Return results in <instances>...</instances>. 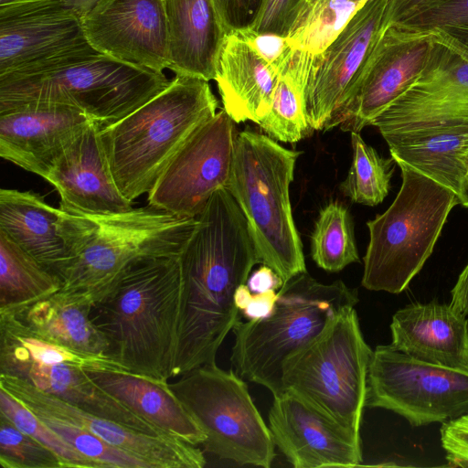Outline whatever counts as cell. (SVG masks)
<instances>
[{"mask_svg": "<svg viewBox=\"0 0 468 468\" xmlns=\"http://www.w3.org/2000/svg\"><path fill=\"white\" fill-rule=\"evenodd\" d=\"M179 255L180 313L171 378L216 362L240 321L237 288L261 263L245 216L228 188L216 191Z\"/></svg>", "mask_w": 468, "mask_h": 468, "instance_id": "6da1fadb", "label": "cell"}, {"mask_svg": "<svg viewBox=\"0 0 468 468\" xmlns=\"http://www.w3.org/2000/svg\"><path fill=\"white\" fill-rule=\"evenodd\" d=\"M179 256L133 263L99 300L90 317L106 356L126 371L167 381L180 313Z\"/></svg>", "mask_w": 468, "mask_h": 468, "instance_id": "7a4b0ae2", "label": "cell"}, {"mask_svg": "<svg viewBox=\"0 0 468 468\" xmlns=\"http://www.w3.org/2000/svg\"><path fill=\"white\" fill-rule=\"evenodd\" d=\"M198 224L150 206L90 215L59 207L58 229L68 259L58 273L60 291L90 304L136 261L177 257Z\"/></svg>", "mask_w": 468, "mask_h": 468, "instance_id": "3957f363", "label": "cell"}, {"mask_svg": "<svg viewBox=\"0 0 468 468\" xmlns=\"http://www.w3.org/2000/svg\"><path fill=\"white\" fill-rule=\"evenodd\" d=\"M163 72L117 60L86 41L47 60L0 74V111L26 103L77 109L103 128L164 90Z\"/></svg>", "mask_w": 468, "mask_h": 468, "instance_id": "277c9868", "label": "cell"}, {"mask_svg": "<svg viewBox=\"0 0 468 468\" xmlns=\"http://www.w3.org/2000/svg\"><path fill=\"white\" fill-rule=\"evenodd\" d=\"M207 80L176 75L133 112L99 129L112 175L130 201L148 194L188 139L217 113Z\"/></svg>", "mask_w": 468, "mask_h": 468, "instance_id": "5b68a950", "label": "cell"}, {"mask_svg": "<svg viewBox=\"0 0 468 468\" xmlns=\"http://www.w3.org/2000/svg\"><path fill=\"white\" fill-rule=\"evenodd\" d=\"M300 154L268 135L242 131L236 135L227 187L246 218L261 263L284 283L306 272L290 200Z\"/></svg>", "mask_w": 468, "mask_h": 468, "instance_id": "8992f818", "label": "cell"}, {"mask_svg": "<svg viewBox=\"0 0 468 468\" xmlns=\"http://www.w3.org/2000/svg\"><path fill=\"white\" fill-rule=\"evenodd\" d=\"M358 303L357 290L343 281L323 283L307 271L278 292L273 313L260 320L239 321L230 361L244 380L261 385L276 397L283 392L282 367L314 340L346 308Z\"/></svg>", "mask_w": 468, "mask_h": 468, "instance_id": "52a82bcc", "label": "cell"}, {"mask_svg": "<svg viewBox=\"0 0 468 468\" xmlns=\"http://www.w3.org/2000/svg\"><path fill=\"white\" fill-rule=\"evenodd\" d=\"M402 184L382 214L367 222L369 242L363 258L361 284L399 294L431 255L451 210L459 203L450 188L397 163Z\"/></svg>", "mask_w": 468, "mask_h": 468, "instance_id": "ba28073f", "label": "cell"}, {"mask_svg": "<svg viewBox=\"0 0 468 468\" xmlns=\"http://www.w3.org/2000/svg\"><path fill=\"white\" fill-rule=\"evenodd\" d=\"M372 353L355 307L346 308L314 340L284 362L283 392L298 395L360 432Z\"/></svg>", "mask_w": 468, "mask_h": 468, "instance_id": "9c48e42d", "label": "cell"}, {"mask_svg": "<svg viewBox=\"0 0 468 468\" xmlns=\"http://www.w3.org/2000/svg\"><path fill=\"white\" fill-rule=\"evenodd\" d=\"M168 387L206 434L202 446L207 452L239 465H271L275 444L269 427L236 372L215 362L188 371Z\"/></svg>", "mask_w": 468, "mask_h": 468, "instance_id": "30bf717a", "label": "cell"}, {"mask_svg": "<svg viewBox=\"0 0 468 468\" xmlns=\"http://www.w3.org/2000/svg\"><path fill=\"white\" fill-rule=\"evenodd\" d=\"M366 407L403 417L411 426L443 423L468 412V373L378 346L369 363Z\"/></svg>", "mask_w": 468, "mask_h": 468, "instance_id": "8fae6325", "label": "cell"}, {"mask_svg": "<svg viewBox=\"0 0 468 468\" xmlns=\"http://www.w3.org/2000/svg\"><path fill=\"white\" fill-rule=\"evenodd\" d=\"M234 128L224 109L198 128L148 193V206L180 218H197L212 195L228 187Z\"/></svg>", "mask_w": 468, "mask_h": 468, "instance_id": "7c38bea8", "label": "cell"}, {"mask_svg": "<svg viewBox=\"0 0 468 468\" xmlns=\"http://www.w3.org/2000/svg\"><path fill=\"white\" fill-rule=\"evenodd\" d=\"M431 29L390 25L367 58L346 103L324 126L360 133L420 76Z\"/></svg>", "mask_w": 468, "mask_h": 468, "instance_id": "4fadbf2b", "label": "cell"}, {"mask_svg": "<svg viewBox=\"0 0 468 468\" xmlns=\"http://www.w3.org/2000/svg\"><path fill=\"white\" fill-rule=\"evenodd\" d=\"M388 0H367L336 39L316 58L306 90V113L324 130L350 98L370 53L390 26Z\"/></svg>", "mask_w": 468, "mask_h": 468, "instance_id": "5bb4252c", "label": "cell"}, {"mask_svg": "<svg viewBox=\"0 0 468 468\" xmlns=\"http://www.w3.org/2000/svg\"><path fill=\"white\" fill-rule=\"evenodd\" d=\"M0 387L36 415L86 430L113 447L146 463L150 468H202L207 461L197 446L173 436L151 435L100 417L42 391L31 383L0 374Z\"/></svg>", "mask_w": 468, "mask_h": 468, "instance_id": "9a60e30c", "label": "cell"}, {"mask_svg": "<svg viewBox=\"0 0 468 468\" xmlns=\"http://www.w3.org/2000/svg\"><path fill=\"white\" fill-rule=\"evenodd\" d=\"M275 446L295 468L361 465L360 432L290 391L273 397L268 416Z\"/></svg>", "mask_w": 468, "mask_h": 468, "instance_id": "2e32d148", "label": "cell"}, {"mask_svg": "<svg viewBox=\"0 0 468 468\" xmlns=\"http://www.w3.org/2000/svg\"><path fill=\"white\" fill-rule=\"evenodd\" d=\"M80 21L97 51L157 72L169 69L165 1L104 0Z\"/></svg>", "mask_w": 468, "mask_h": 468, "instance_id": "e0dca14e", "label": "cell"}, {"mask_svg": "<svg viewBox=\"0 0 468 468\" xmlns=\"http://www.w3.org/2000/svg\"><path fill=\"white\" fill-rule=\"evenodd\" d=\"M396 163H403L457 196L468 173V108L378 128Z\"/></svg>", "mask_w": 468, "mask_h": 468, "instance_id": "ac0fdd59", "label": "cell"}, {"mask_svg": "<svg viewBox=\"0 0 468 468\" xmlns=\"http://www.w3.org/2000/svg\"><path fill=\"white\" fill-rule=\"evenodd\" d=\"M91 122L62 105L26 103L0 111V156L44 178L63 151Z\"/></svg>", "mask_w": 468, "mask_h": 468, "instance_id": "d6986e66", "label": "cell"}, {"mask_svg": "<svg viewBox=\"0 0 468 468\" xmlns=\"http://www.w3.org/2000/svg\"><path fill=\"white\" fill-rule=\"evenodd\" d=\"M91 122L63 151L44 177L58 191L59 207L105 215L125 212L133 203L118 188L99 136Z\"/></svg>", "mask_w": 468, "mask_h": 468, "instance_id": "ffe728a7", "label": "cell"}, {"mask_svg": "<svg viewBox=\"0 0 468 468\" xmlns=\"http://www.w3.org/2000/svg\"><path fill=\"white\" fill-rule=\"evenodd\" d=\"M390 331L397 350L468 373V321L450 303H410L393 314Z\"/></svg>", "mask_w": 468, "mask_h": 468, "instance_id": "44dd1931", "label": "cell"}, {"mask_svg": "<svg viewBox=\"0 0 468 468\" xmlns=\"http://www.w3.org/2000/svg\"><path fill=\"white\" fill-rule=\"evenodd\" d=\"M0 374L24 379L38 389L94 415L151 435L170 436L136 415L71 363H40L0 354Z\"/></svg>", "mask_w": 468, "mask_h": 468, "instance_id": "7402d4cb", "label": "cell"}, {"mask_svg": "<svg viewBox=\"0 0 468 468\" xmlns=\"http://www.w3.org/2000/svg\"><path fill=\"white\" fill-rule=\"evenodd\" d=\"M170 67L176 75L215 80L227 35L214 0H165Z\"/></svg>", "mask_w": 468, "mask_h": 468, "instance_id": "603a6c76", "label": "cell"}, {"mask_svg": "<svg viewBox=\"0 0 468 468\" xmlns=\"http://www.w3.org/2000/svg\"><path fill=\"white\" fill-rule=\"evenodd\" d=\"M278 75L243 37L235 31L227 35L214 80L234 122L260 123L271 109Z\"/></svg>", "mask_w": 468, "mask_h": 468, "instance_id": "cb8c5ba5", "label": "cell"}, {"mask_svg": "<svg viewBox=\"0 0 468 468\" xmlns=\"http://www.w3.org/2000/svg\"><path fill=\"white\" fill-rule=\"evenodd\" d=\"M85 371L100 388L163 433L195 446L205 441L206 434L167 381L122 369L86 368Z\"/></svg>", "mask_w": 468, "mask_h": 468, "instance_id": "d4e9b609", "label": "cell"}, {"mask_svg": "<svg viewBox=\"0 0 468 468\" xmlns=\"http://www.w3.org/2000/svg\"><path fill=\"white\" fill-rule=\"evenodd\" d=\"M86 41L80 19L68 13L0 18V74L47 60Z\"/></svg>", "mask_w": 468, "mask_h": 468, "instance_id": "484cf974", "label": "cell"}, {"mask_svg": "<svg viewBox=\"0 0 468 468\" xmlns=\"http://www.w3.org/2000/svg\"><path fill=\"white\" fill-rule=\"evenodd\" d=\"M58 219L59 207L37 193L1 188L0 230L57 276L68 259Z\"/></svg>", "mask_w": 468, "mask_h": 468, "instance_id": "4316f807", "label": "cell"}, {"mask_svg": "<svg viewBox=\"0 0 468 468\" xmlns=\"http://www.w3.org/2000/svg\"><path fill=\"white\" fill-rule=\"evenodd\" d=\"M91 304L62 291L14 314L33 334L52 344L90 356H106V342L90 320Z\"/></svg>", "mask_w": 468, "mask_h": 468, "instance_id": "83f0119b", "label": "cell"}, {"mask_svg": "<svg viewBox=\"0 0 468 468\" xmlns=\"http://www.w3.org/2000/svg\"><path fill=\"white\" fill-rule=\"evenodd\" d=\"M316 58L293 49L279 71L271 109L259 125L269 137L296 143L313 129L306 113V90Z\"/></svg>", "mask_w": 468, "mask_h": 468, "instance_id": "f1b7e54d", "label": "cell"}, {"mask_svg": "<svg viewBox=\"0 0 468 468\" xmlns=\"http://www.w3.org/2000/svg\"><path fill=\"white\" fill-rule=\"evenodd\" d=\"M60 288L55 273L0 230V313L23 309Z\"/></svg>", "mask_w": 468, "mask_h": 468, "instance_id": "f546056e", "label": "cell"}, {"mask_svg": "<svg viewBox=\"0 0 468 468\" xmlns=\"http://www.w3.org/2000/svg\"><path fill=\"white\" fill-rule=\"evenodd\" d=\"M366 2L303 0L286 36L291 48L320 57Z\"/></svg>", "mask_w": 468, "mask_h": 468, "instance_id": "4dcf8cb0", "label": "cell"}, {"mask_svg": "<svg viewBox=\"0 0 468 468\" xmlns=\"http://www.w3.org/2000/svg\"><path fill=\"white\" fill-rule=\"evenodd\" d=\"M311 256L319 268L330 272L360 261L353 218L344 204L332 201L320 209L311 234Z\"/></svg>", "mask_w": 468, "mask_h": 468, "instance_id": "1f68e13d", "label": "cell"}, {"mask_svg": "<svg viewBox=\"0 0 468 468\" xmlns=\"http://www.w3.org/2000/svg\"><path fill=\"white\" fill-rule=\"evenodd\" d=\"M353 158L339 189L352 202L374 207L380 204L390 189L396 161L385 158L368 145L359 133H351Z\"/></svg>", "mask_w": 468, "mask_h": 468, "instance_id": "d6a6232c", "label": "cell"}, {"mask_svg": "<svg viewBox=\"0 0 468 468\" xmlns=\"http://www.w3.org/2000/svg\"><path fill=\"white\" fill-rule=\"evenodd\" d=\"M431 48L415 82L468 100V48L441 27H431Z\"/></svg>", "mask_w": 468, "mask_h": 468, "instance_id": "836d02e7", "label": "cell"}, {"mask_svg": "<svg viewBox=\"0 0 468 468\" xmlns=\"http://www.w3.org/2000/svg\"><path fill=\"white\" fill-rule=\"evenodd\" d=\"M0 413L21 431L54 452L61 460L64 468H103L100 463L74 449L2 387H0Z\"/></svg>", "mask_w": 468, "mask_h": 468, "instance_id": "e575fe53", "label": "cell"}, {"mask_svg": "<svg viewBox=\"0 0 468 468\" xmlns=\"http://www.w3.org/2000/svg\"><path fill=\"white\" fill-rule=\"evenodd\" d=\"M0 464L4 468H64L49 448L0 413Z\"/></svg>", "mask_w": 468, "mask_h": 468, "instance_id": "d590c367", "label": "cell"}, {"mask_svg": "<svg viewBox=\"0 0 468 468\" xmlns=\"http://www.w3.org/2000/svg\"><path fill=\"white\" fill-rule=\"evenodd\" d=\"M37 416L79 452L103 468H150L139 458L112 446L82 428L49 416Z\"/></svg>", "mask_w": 468, "mask_h": 468, "instance_id": "8d00e7d4", "label": "cell"}, {"mask_svg": "<svg viewBox=\"0 0 468 468\" xmlns=\"http://www.w3.org/2000/svg\"><path fill=\"white\" fill-rule=\"evenodd\" d=\"M303 2V0H264L249 27L260 33L286 37Z\"/></svg>", "mask_w": 468, "mask_h": 468, "instance_id": "74e56055", "label": "cell"}, {"mask_svg": "<svg viewBox=\"0 0 468 468\" xmlns=\"http://www.w3.org/2000/svg\"><path fill=\"white\" fill-rule=\"evenodd\" d=\"M466 21H468V0H444L404 22L394 25L431 28Z\"/></svg>", "mask_w": 468, "mask_h": 468, "instance_id": "f35d334b", "label": "cell"}, {"mask_svg": "<svg viewBox=\"0 0 468 468\" xmlns=\"http://www.w3.org/2000/svg\"><path fill=\"white\" fill-rule=\"evenodd\" d=\"M441 424V443L448 466L468 467V412Z\"/></svg>", "mask_w": 468, "mask_h": 468, "instance_id": "ab89813d", "label": "cell"}, {"mask_svg": "<svg viewBox=\"0 0 468 468\" xmlns=\"http://www.w3.org/2000/svg\"><path fill=\"white\" fill-rule=\"evenodd\" d=\"M235 32L243 37L267 62L279 71L293 51L286 37L271 33H260L250 27Z\"/></svg>", "mask_w": 468, "mask_h": 468, "instance_id": "60d3db41", "label": "cell"}, {"mask_svg": "<svg viewBox=\"0 0 468 468\" xmlns=\"http://www.w3.org/2000/svg\"><path fill=\"white\" fill-rule=\"evenodd\" d=\"M229 33L249 27L264 0H214Z\"/></svg>", "mask_w": 468, "mask_h": 468, "instance_id": "b9f144b4", "label": "cell"}, {"mask_svg": "<svg viewBox=\"0 0 468 468\" xmlns=\"http://www.w3.org/2000/svg\"><path fill=\"white\" fill-rule=\"evenodd\" d=\"M444 0H388L391 25L399 24Z\"/></svg>", "mask_w": 468, "mask_h": 468, "instance_id": "7bdbcfd3", "label": "cell"}, {"mask_svg": "<svg viewBox=\"0 0 468 468\" xmlns=\"http://www.w3.org/2000/svg\"><path fill=\"white\" fill-rule=\"evenodd\" d=\"M278 300L275 290L254 293L242 314L249 320H260L269 317L274 311Z\"/></svg>", "mask_w": 468, "mask_h": 468, "instance_id": "ee69618b", "label": "cell"}, {"mask_svg": "<svg viewBox=\"0 0 468 468\" xmlns=\"http://www.w3.org/2000/svg\"><path fill=\"white\" fill-rule=\"evenodd\" d=\"M246 284L253 293H259L280 290L284 282L274 270L263 264L249 276Z\"/></svg>", "mask_w": 468, "mask_h": 468, "instance_id": "f6af8a7d", "label": "cell"}, {"mask_svg": "<svg viewBox=\"0 0 468 468\" xmlns=\"http://www.w3.org/2000/svg\"><path fill=\"white\" fill-rule=\"evenodd\" d=\"M450 304L458 312L468 315V263L452 288Z\"/></svg>", "mask_w": 468, "mask_h": 468, "instance_id": "bcb514c9", "label": "cell"}, {"mask_svg": "<svg viewBox=\"0 0 468 468\" xmlns=\"http://www.w3.org/2000/svg\"><path fill=\"white\" fill-rule=\"evenodd\" d=\"M63 10L83 18L104 0H58Z\"/></svg>", "mask_w": 468, "mask_h": 468, "instance_id": "7dc6e473", "label": "cell"}, {"mask_svg": "<svg viewBox=\"0 0 468 468\" xmlns=\"http://www.w3.org/2000/svg\"><path fill=\"white\" fill-rule=\"evenodd\" d=\"M437 27L444 29L447 33L468 48V21L449 24Z\"/></svg>", "mask_w": 468, "mask_h": 468, "instance_id": "c3c4849f", "label": "cell"}, {"mask_svg": "<svg viewBox=\"0 0 468 468\" xmlns=\"http://www.w3.org/2000/svg\"><path fill=\"white\" fill-rule=\"evenodd\" d=\"M253 292L246 283L240 284L234 293V304L242 312L250 303Z\"/></svg>", "mask_w": 468, "mask_h": 468, "instance_id": "681fc988", "label": "cell"}, {"mask_svg": "<svg viewBox=\"0 0 468 468\" xmlns=\"http://www.w3.org/2000/svg\"><path fill=\"white\" fill-rule=\"evenodd\" d=\"M458 199L460 204L468 208V173L461 185Z\"/></svg>", "mask_w": 468, "mask_h": 468, "instance_id": "f907efd6", "label": "cell"}, {"mask_svg": "<svg viewBox=\"0 0 468 468\" xmlns=\"http://www.w3.org/2000/svg\"><path fill=\"white\" fill-rule=\"evenodd\" d=\"M23 1H27V0H0V5H9V4L23 2Z\"/></svg>", "mask_w": 468, "mask_h": 468, "instance_id": "816d5d0a", "label": "cell"}, {"mask_svg": "<svg viewBox=\"0 0 468 468\" xmlns=\"http://www.w3.org/2000/svg\"><path fill=\"white\" fill-rule=\"evenodd\" d=\"M465 165H466L467 169H468V148H467L466 153H465Z\"/></svg>", "mask_w": 468, "mask_h": 468, "instance_id": "f5cc1de1", "label": "cell"}, {"mask_svg": "<svg viewBox=\"0 0 468 468\" xmlns=\"http://www.w3.org/2000/svg\"><path fill=\"white\" fill-rule=\"evenodd\" d=\"M347 1H352V2H360V1H367V0H347Z\"/></svg>", "mask_w": 468, "mask_h": 468, "instance_id": "db71d44e", "label": "cell"}, {"mask_svg": "<svg viewBox=\"0 0 468 468\" xmlns=\"http://www.w3.org/2000/svg\"><path fill=\"white\" fill-rule=\"evenodd\" d=\"M163 1H165V0H163Z\"/></svg>", "mask_w": 468, "mask_h": 468, "instance_id": "11a10c76", "label": "cell"}]
</instances>
